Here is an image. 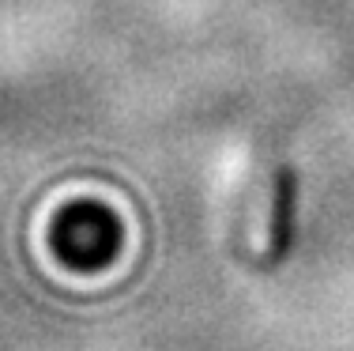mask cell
Instances as JSON below:
<instances>
[{
    "label": "cell",
    "instance_id": "6da1fadb",
    "mask_svg": "<svg viewBox=\"0 0 354 351\" xmlns=\"http://www.w3.org/2000/svg\"><path fill=\"white\" fill-rule=\"evenodd\" d=\"M294 212H298V174L290 166H279L272 193V227H268V264H279L290 253L294 242Z\"/></svg>",
    "mask_w": 354,
    "mask_h": 351
}]
</instances>
